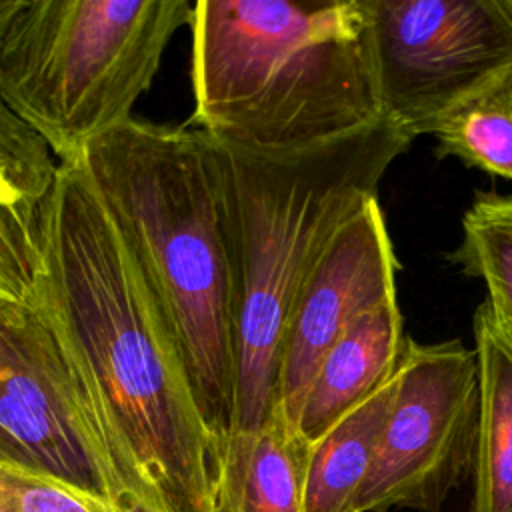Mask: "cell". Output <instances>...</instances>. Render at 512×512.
Wrapping results in <instances>:
<instances>
[{
  "label": "cell",
  "instance_id": "30bf717a",
  "mask_svg": "<svg viewBox=\"0 0 512 512\" xmlns=\"http://www.w3.org/2000/svg\"><path fill=\"white\" fill-rule=\"evenodd\" d=\"M58 166L0 94V294L32 300Z\"/></svg>",
  "mask_w": 512,
  "mask_h": 512
},
{
  "label": "cell",
  "instance_id": "277c9868",
  "mask_svg": "<svg viewBox=\"0 0 512 512\" xmlns=\"http://www.w3.org/2000/svg\"><path fill=\"white\" fill-rule=\"evenodd\" d=\"M194 120L248 152L310 148L382 118L362 0H200Z\"/></svg>",
  "mask_w": 512,
  "mask_h": 512
},
{
  "label": "cell",
  "instance_id": "8992f818",
  "mask_svg": "<svg viewBox=\"0 0 512 512\" xmlns=\"http://www.w3.org/2000/svg\"><path fill=\"white\" fill-rule=\"evenodd\" d=\"M380 114L434 134L468 102L512 84V26L498 0H362Z\"/></svg>",
  "mask_w": 512,
  "mask_h": 512
},
{
  "label": "cell",
  "instance_id": "9a60e30c",
  "mask_svg": "<svg viewBox=\"0 0 512 512\" xmlns=\"http://www.w3.org/2000/svg\"><path fill=\"white\" fill-rule=\"evenodd\" d=\"M448 260L486 286V298L512 320V194L476 192Z\"/></svg>",
  "mask_w": 512,
  "mask_h": 512
},
{
  "label": "cell",
  "instance_id": "7c38bea8",
  "mask_svg": "<svg viewBox=\"0 0 512 512\" xmlns=\"http://www.w3.org/2000/svg\"><path fill=\"white\" fill-rule=\"evenodd\" d=\"M472 334L480 418L468 512H512V320L484 298Z\"/></svg>",
  "mask_w": 512,
  "mask_h": 512
},
{
  "label": "cell",
  "instance_id": "8fae6325",
  "mask_svg": "<svg viewBox=\"0 0 512 512\" xmlns=\"http://www.w3.org/2000/svg\"><path fill=\"white\" fill-rule=\"evenodd\" d=\"M406 340L398 300L358 318L322 358L298 416V432L312 444L382 390L398 372Z\"/></svg>",
  "mask_w": 512,
  "mask_h": 512
},
{
  "label": "cell",
  "instance_id": "e0dca14e",
  "mask_svg": "<svg viewBox=\"0 0 512 512\" xmlns=\"http://www.w3.org/2000/svg\"><path fill=\"white\" fill-rule=\"evenodd\" d=\"M24 0H0V44L14 20V16L18 14V10L22 8Z\"/></svg>",
  "mask_w": 512,
  "mask_h": 512
},
{
  "label": "cell",
  "instance_id": "3957f363",
  "mask_svg": "<svg viewBox=\"0 0 512 512\" xmlns=\"http://www.w3.org/2000/svg\"><path fill=\"white\" fill-rule=\"evenodd\" d=\"M410 144L384 116L292 152L216 142L238 288L232 434L260 428L274 410L286 332L310 274Z\"/></svg>",
  "mask_w": 512,
  "mask_h": 512
},
{
  "label": "cell",
  "instance_id": "9c48e42d",
  "mask_svg": "<svg viewBox=\"0 0 512 512\" xmlns=\"http://www.w3.org/2000/svg\"><path fill=\"white\" fill-rule=\"evenodd\" d=\"M398 268L384 210L372 198L324 250L286 332L276 406L294 428L312 378L336 340L366 312L398 300Z\"/></svg>",
  "mask_w": 512,
  "mask_h": 512
},
{
  "label": "cell",
  "instance_id": "ac0fdd59",
  "mask_svg": "<svg viewBox=\"0 0 512 512\" xmlns=\"http://www.w3.org/2000/svg\"><path fill=\"white\" fill-rule=\"evenodd\" d=\"M498 4H500L504 16L508 18V22H510V26H512V0H498Z\"/></svg>",
  "mask_w": 512,
  "mask_h": 512
},
{
  "label": "cell",
  "instance_id": "ba28073f",
  "mask_svg": "<svg viewBox=\"0 0 512 512\" xmlns=\"http://www.w3.org/2000/svg\"><path fill=\"white\" fill-rule=\"evenodd\" d=\"M396 398L352 512H438L472 472L480 382L474 348L460 340H406Z\"/></svg>",
  "mask_w": 512,
  "mask_h": 512
},
{
  "label": "cell",
  "instance_id": "52a82bcc",
  "mask_svg": "<svg viewBox=\"0 0 512 512\" xmlns=\"http://www.w3.org/2000/svg\"><path fill=\"white\" fill-rule=\"evenodd\" d=\"M0 466L48 476L112 504L142 506L122 482L48 320L32 300L4 294Z\"/></svg>",
  "mask_w": 512,
  "mask_h": 512
},
{
  "label": "cell",
  "instance_id": "2e32d148",
  "mask_svg": "<svg viewBox=\"0 0 512 512\" xmlns=\"http://www.w3.org/2000/svg\"><path fill=\"white\" fill-rule=\"evenodd\" d=\"M434 138L436 158H458L490 176L512 180V84L458 108Z\"/></svg>",
  "mask_w": 512,
  "mask_h": 512
},
{
  "label": "cell",
  "instance_id": "5b68a950",
  "mask_svg": "<svg viewBox=\"0 0 512 512\" xmlns=\"http://www.w3.org/2000/svg\"><path fill=\"white\" fill-rule=\"evenodd\" d=\"M192 10L186 0H24L0 44V94L58 164H78L132 120Z\"/></svg>",
  "mask_w": 512,
  "mask_h": 512
},
{
  "label": "cell",
  "instance_id": "5bb4252c",
  "mask_svg": "<svg viewBox=\"0 0 512 512\" xmlns=\"http://www.w3.org/2000/svg\"><path fill=\"white\" fill-rule=\"evenodd\" d=\"M396 376L310 444L304 512H352L396 398Z\"/></svg>",
  "mask_w": 512,
  "mask_h": 512
},
{
  "label": "cell",
  "instance_id": "4fadbf2b",
  "mask_svg": "<svg viewBox=\"0 0 512 512\" xmlns=\"http://www.w3.org/2000/svg\"><path fill=\"white\" fill-rule=\"evenodd\" d=\"M310 442L274 406L266 422L222 446L218 512H304Z\"/></svg>",
  "mask_w": 512,
  "mask_h": 512
},
{
  "label": "cell",
  "instance_id": "6da1fadb",
  "mask_svg": "<svg viewBox=\"0 0 512 512\" xmlns=\"http://www.w3.org/2000/svg\"><path fill=\"white\" fill-rule=\"evenodd\" d=\"M32 302L130 494L150 512H218L220 444L152 284L82 162L58 166Z\"/></svg>",
  "mask_w": 512,
  "mask_h": 512
},
{
  "label": "cell",
  "instance_id": "7a4b0ae2",
  "mask_svg": "<svg viewBox=\"0 0 512 512\" xmlns=\"http://www.w3.org/2000/svg\"><path fill=\"white\" fill-rule=\"evenodd\" d=\"M82 166L152 284L222 456L234 430L238 288L218 146L200 128L132 118L94 140Z\"/></svg>",
  "mask_w": 512,
  "mask_h": 512
}]
</instances>
